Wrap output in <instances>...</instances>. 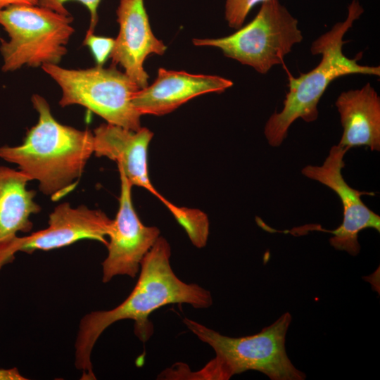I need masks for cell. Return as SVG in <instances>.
<instances>
[{
	"label": "cell",
	"mask_w": 380,
	"mask_h": 380,
	"mask_svg": "<svg viewBox=\"0 0 380 380\" xmlns=\"http://www.w3.org/2000/svg\"><path fill=\"white\" fill-rule=\"evenodd\" d=\"M39 0H0V9L12 5H38Z\"/></svg>",
	"instance_id": "cell-21"
},
{
	"label": "cell",
	"mask_w": 380,
	"mask_h": 380,
	"mask_svg": "<svg viewBox=\"0 0 380 380\" xmlns=\"http://www.w3.org/2000/svg\"><path fill=\"white\" fill-rule=\"evenodd\" d=\"M30 181L19 170L0 166V270L15 258L18 234L32 230L30 216L41 210L36 192L27 188Z\"/></svg>",
	"instance_id": "cell-14"
},
{
	"label": "cell",
	"mask_w": 380,
	"mask_h": 380,
	"mask_svg": "<svg viewBox=\"0 0 380 380\" xmlns=\"http://www.w3.org/2000/svg\"><path fill=\"white\" fill-rule=\"evenodd\" d=\"M119 208L108 231V255L102 262V281L116 276L134 278L141 262L160 236L156 227L144 225L132 201V185L121 170Z\"/></svg>",
	"instance_id": "cell-9"
},
{
	"label": "cell",
	"mask_w": 380,
	"mask_h": 380,
	"mask_svg": "<svg viewBox=\"0 0 380 380\" xmlns=\"http://www.w3.org/2000/svg\"><path fill=\"white\" fill-rule=\"evenodd\" d=\"M348 151V148L339 144L334 145L329 150V155L322 165H307L301 171L306 177L325 185L338 195L343 210L341 224L334 230L324 229L317 225L301 227L298 230H316L331 233L334 235L329 239L331 246L355 256L360 251L358 234L367 228H372L379 232L380 217L370 210L361 199L362 195L374 194L352 188L342 175L341 170L345 165L343 158Z\"/></svg>",
	"instance_id": "cell-8"
},
{
	"label": "cell",
	"mask_w": 380,
	"mask_h": 380,
	"mask_svg": "<svg viewBox=\"0 0 380 380\" xmlns=\"http://www.w3.org/2000/svg\"><path fill=\"white\" fill-rule=\"evenodd\" d=\"M153 133L146 127L138 130L106 123L93 132L94 153L115 161L133 186L146 189L163 203L166 199L152 185L148 172L147 154Z\"/></svg>",
	"instance_id": "cell-13"
},
{
	"label": "cell",
	"mask_w": 380,
	"mask_h": 380,
	"mask_svg": "<svg viewBox=\"0 0 380 380\" xmlns=\"http://www.w3.org/2000/svg\"><path fill=\"white\" fill-rule=\"evenodd\" d=\"M335 106L343 127L338 144L348 150L365 146L379 151L380 98L370 83L341 92Z\"/></svg>",
	"instance_id": "cell-15"
},
{
	"label": "cell",
	"mask_w": 380,
	"mask_h": 380,
	"mask_svg": "<svg viewBox=\"0 0 380 380\" xmlns=\"http://www.w3.org/2000/svg\"><path fill=\"white\" fill-rule=\"evenodd\" d=\"M164 204L184 229L191 243L198 248L204 247L209 234L206 214L198 209L177 206L167 200Z\"/></svg>",
	"instance_id": "cell-16"
},
{
	"label": "cell",
	"mask_w": 380,
	"mask_h": 380,
	"mask_svg": "<svg viewBox=\"0 0 380 380\" xmlns=\"http://www.w3.org/2000/svg\"><path fill=\"white\" fill-rule=\"evenodd\" d=\"M112 220L99 210L80 205L72 208L68 203L56 206L49 215L48 227L29 236H18L16 253H32L71 245L82 239L95 240L107 246Z\"/></svg>",
	"instance_id": "cell-11"
},
{
	"label": "cell",
	"mask_w": 380,
	"mask_h": 380,
	"mask_svg": "<svg viewBox=\"0 0 380 380\" xmlns=\"http://www.w3.org/2000/svg\"><path fill=\"white\" fill-rule=\"evenodd\" d=\"M72 20L71 15L39 5H12L0 9V25L9 37L0 46L2 70L58 65L75 32Z\"/></svg>",
	"instance_id": "cell-5"
},
{
	"label": "cell",
	"mask_w": 380,
	"mask_h": 380,
	"mask_svg": "<svg viewBox=\"0 0 380 380\" xmlns=\"http://www.w3.org/2000/svg\"><path fill=\"white\" fill-rule=\"evenodd\" d=\"M27 378L22 375L15 368L0 369V380H25Z\"/></svg>",
	"instance_id": "cell-20"
},
{
	"label": "cell",
	"mask_w": 380,
	"mask_h": 380,
	"mask_svg": "<svg viewBox=\"0 0 380 380\" xmlns=\"http://www.w3.org/2000/svg\"><path fill=\"white\" fill-rule=\"evenodd\" d=\"M233 85L227 78L185 71L158 69L151 85L139 89L133 104L141 115H163L169 113L199 95L222 93Z\"/></svg>",
	"instance_id": "cell-12"
},
{
	"label": "cell",
	"mask_w": 380,
	"mask_h": 380,
	"mask_svg": "<svg viewBox=\"0 0 380 380\" xmlns=\"http://www.w3.org/2000/svg\"><path fill=\"white\" fill-rule=\"evenodd\" d=\"M39 114L37 124L23 144L0 147V158L15 164L52 199L70 191L94 153L93 133L63 125L53 116L46 100L39 94L31 99Z\"/></svg>",
	"instance_id": "cell-2"
},
{
	"label": "cell",
	"mask_w": 380,
	"mask_h": 380,
	"mask_svg": "<svg viewBox=\"0 0 380 380\" xmlns=\"http://www.w3.org/2000/svg\"><path fill=\"white\" fill-rule=\"evenodd\" d=\"M292 317L280 316L259 333L229 337L192 319L184 323L198 339L209 345L215 357L197 372H187L184 365L171 369L173 379L227 380L248 370L263 373L272 380H303L305 374L291 363L286 352V335Z\"/></svg>",
	"instance_id": "cell-4"
},
{
	"label": "cell",
	"mask_w": 380,
	"mask_h": 380,
	"mask_svg": "<svg viewBox=\"0 0 380 380\" xmlns=\"http://www.w3.org/2000/svg\"><path fill=\"white\" fill-rule=\"evenodd\" d=\"M267 0H226L224 18L228 25L234 29L242 27L251 10Z\"/></svg>",
	"instance_id": "cell-17"
},
{
	"label": "cell",
	"mask_w": 380,
	"mask_h": 380,
	"mask_svg": "<svg viewBox=\"0 0 380 380\" xmlns=\"http://www.w3.org/2000/svg\"><path fill=\"white\" fill-rule=\"evenodd\" d=\"M171 248L159 236L144 256L136 285L126 299L108 310H95L81 319L75 343V365L82 379H96L91 355L96 342L113 324L123 319L134 321V334L145 343L153 327L148 317L155 310L170 304H188L196 309L213 304L210 291L194 283L182 281L170 265Z\"/></svg>",
	"instance_id": "cell-1"
},
{
	"label": "cell",
	"mask_w": 380,
	"mask_h": 380,
	"mask_svg": "<svg viewBox=\"0 0 380 380\" xmlns=\"http://www.w3.org/2000/svg\"><path fill=\"white\" fill-rule=\"evenodd\" d=\"M41 67L61 87V106L80 105L107 123L132 130L141 127V115L133 104L140 88L125 72L98 65L87 69H68L53 64Z\"/></svg>",
	"instance_id": "cell-6"
},
{
	"label": "cell",
	"mask_w": 380,
	"mask_h": 380,
	"mask_svg": "<svg viewBox=\"0 0 380 380\" xmlns=\"http://www.w3.org/2000/svg\"><path fill=\"white\" fill-rule=\"evenodd\" d=\"M70 0H39L38 5L61 14L70 15L65 8V4ZM82 4L89 11L90 25L87 32H94L98 23L97 9L101 0H74Z\"/></svg>",
	"instance_id": "cell-19"
},
{
	"label": "cell",
	"mask_w": 380,
	"mask_h": 380,
	"mask_svg": "<svg viewBox=\"0 0 380 380\" xmlns=\"http://www.w3.org/2000/svg\"><path fill=\"white\" fill-rule=\"evenodd\" d=\"M119 32L110 57L140 89L148 86L144 68L151 54L163 55L167 46L153 34L144 0H120L116 10Z\"/></svg>",
	"instance_id": "cell-10"
},
{
	"label": "cell",
	"mask_w": 380,
	"mask_h": 380,
	"mask_svg": "<svg viewBox=\"0 0 380 380\" xmlns=\"http://www.w3.org/2000/svg\"><path fill=\"white\" fill-rule=\"evenodd\" d=\"M363 13L360 2L353 0L348 6L346 18L336 23L312 43L311 53L322 56L319 63L298 77L289 74V91L283 108L273 113L265 125L264 134L271 146L277 147L282 144L290 126L297 119L301 118L306 122L317 119L318 103L334 80L351 74L380 76V66L360 65L357 63L360 58H350L343 52L346 42L343 37Z\"/></svg>",
	"instance_id": "cell-3"
},
{
	"label": "cell",
	"mask_w": 380,
	"mask_h": 380,
	"mask_svg": "<svg viewBox=\"0 0 380 380\" xmlns=\"http://www.w3.org/2000/svg\"><path fill=\"white\" fill-rule=\"evenodd\" d=\"M115 39L110 37L97 36L94 32H87L83 44L90 49L98 66H103L110 57Z\"/></svg>",
	"instance_id": "cell-18"
},
{
	"label": "cell",
	"mask_w": 380,
	"mask_h": 380,
	"mask_svg": "<svg viewBox=\"0 0 380 380\" xmlns=\"http://www.w3.org/2000/svg\"><path fill=\"white\" fill-rule=\"evenodd\" d=\"M234 33L216 39H194L197 46H213L258 72L283 64L293 46L303 40L298 21L279 0H267L252 21Z\"/></svg>",
	"instance_id": "cell-7"
}]
</instances>
